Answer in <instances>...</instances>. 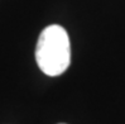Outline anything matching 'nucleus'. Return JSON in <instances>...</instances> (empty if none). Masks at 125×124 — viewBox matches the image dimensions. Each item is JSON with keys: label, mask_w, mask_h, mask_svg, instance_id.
I'll return each mask as SVG.
<instances>
[{"label": "nucleus", "mask_w": 125, "mask_h": 124, "mask_svg": "<svg viewBox=\"0 0 125 124\" xmlns=\"http://www.w3.org/2000/svg\"><path fill=\"white\" fill-rule=\"evenodd\" d=\"M35 61L38 67L48 76H60L71 63V45L67 31L52 24L39 34L35 47Z\"/></svg>", "instance_id": "obj_1"}, {"label": "nucleus", "mask_w": 125, "mask_h": 124, "mask_svg": "<svg viewBox=\"0 0 125 124\" xmlns=\"http://www.w3.org/2000/svg\"><path fill=\"white\" fill-rule=\"evenodd\" d=\"M61 124H62V123H61Z\"/></svg>", "instance_id": "obj_2"}]
</instances>
